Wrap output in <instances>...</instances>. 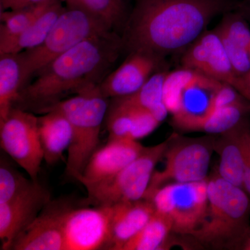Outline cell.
I'll return each instance as SVG.
<instances>
[{
    "label": "cell",
    "mask_w": 250,
    "mask_h": 250,
    "mask_svg": "<svg viewBox=\"0 0 250 250\" xmlns=\"http://www.w3.org/2000/svg\"><path fill=\"white\" fill-rule=\"evenodd\" d=\"M236 0H134L122 33L123 50L166 57L182 54L218 15L236 9Z\"/></svg>",
    "instance_id": "1"
},
{
    "label": "cell",
    "mask_w": 250,
    "mask_h": 250,
    "mask_svg": "<svg viewBox=\"0 0 250 250\" xmlns=\"http://www.w3.org/2000/svg\"><path fill=\"white\" fill-rule=\"evenodd\" d=\"M123 50L118 33L94 36L62 54L24 85L14 106L44 113L49 108L93 84H100Z\"/></svg>",
    "instance_id": "2"
},
{
    "label": "cell",
    "mask_w": 250,
    "mask_h": 250,
    "mask_svg": "<svg viewBox=\"0 0 250 250\" xmlns=\"http://www.w3.org/2000/svg\"><path fill=\"white\" fill-rule=\"evenodd\" d=\"M250 227L248 194L215 171L208 177V207L205 217L190 237L205 248L239 250Z\"/></svg>",
    "instance_id": "3"
},
{
    "label": "cell",
    "mask_w": 250,
    "mask_h": 250,
    "mask_svg": "<svg viewBox=\"0 0 250 250\" xmlns=\"http://www.w3.org/2000/svg\"><path fill=\"white\" fill-rule=\"evenodd\" d=\"M108 106V98L103 95L100 84H93L47 110H59L71 125L72 141L67 149L65 174L77 182L98 149L100 131Z\"/></svg>",
    "instance_id": "4"
},
{
    "label": "cell",
    "mask_w": 250,
    "mask_h": 250,
    "mask_svg": "<svg viewBox=\"0 0 250 250\" xmlns=\"http://www.w3.org/2000/svg\"><path fill=\"white\" fill-rule=\"evenodd\" d=\"M111 32L115 31L101 20L82 10L66 7L41 45L18 54L24 86L31 76L59 56L87 39Z\"/></svg>",
    "instance_id": "5"
},
{
    "label": "cell",
    "mask_w": 250,
    "mask_h": 250,
    "mask_svg": "<svg viewBox=\"0 0 250 250\" xmlns=\"http://www.w3.org/2000/svg\"><path fill=\"white\" fill-rule=\"evenodd\" d=\"M169 139L164 155L165 167L154 171L144 197L166 184L201 182L208 178L215 135L188 138L174 133Z\"/></svg>",
    "instance_id": "6"
},
{
    "label": "cell",
    "mask_w": 250,
    "mask_h": 250,
    "mask_svg": "<svg viewBox=\"0 0 250 250\" xmlns=\"http://www.w3.org/2000/svg\"><path fill=\"white\" fill-rule=\"evenodd\" d=\"M170 139L143 152L116 175L86 189V203L112 207L124 202L142 200L147 192L154 169L164 158Z\"/></svg>",
    "instance_id": "7"
},
{
    "label": "cell",
    "mask_w": 250,
    "mask_h": 250,
    "mask_svg": "<svg viewBox=\"0 0 250 250\" xmlns=\"http://www.w3.org/2000/svg\"><path fill=\"white\" fill-rule=\"evenodd\" d=\"M155 211L166 215L172 233L190 236L200 226L208 207V178L201 182L170 183L144 197Z\"/></svg>",
    "instance_id": "8"
},
{
    "label": "cell",
    "mask_w": 250,
    "mask_h": 250,
    "mask_svg": "<svg viewBox=\"0 0 250 250\" xmlns=\"http://www.w3.org/2000/svg\"><path fill=\"white\" fill-rule=\"evenodd\" d=\"M0 145L30 179L39 182L44 154L38 117L21 108H11L6 118L0 121Z\"/></svg>",
    "instance_id": "9"
},
{
    "label": "cell",
    "mask_w": 250,
    "mask_h": 250,
    "mask_svg": "<svg viewBox=\"0 0 250 250\" xmlns=\"http://www.w3.org/2000/svg\"><path fill=\"white\" fill-rule=\"evenodd\" d=\"M113 206L67 210L63 223L65 250L108 249Z\"/></svg>",
    "instance_id": "10"
},
{
    "label": "cell",
    "mask_w": 250,
    "mask_h": 250,
    "mask_svg": "<svg viewBox=\"0 0 250 250\" xmlns=\"http://www.w3.org/2000/svg\"><path fill=\"white\" fill-rule=\"evenodd\" d=\"M181 67L190 69L235 88L239 76L235 72L216 29L206 30L186 49Z\"/></svg>",
    "instance_id": "11"
},
{
    "label": "cell",
    "mask_w": 250,
    "mask_h": 250,
    "mask_svg": "<svg viewBox=\"0 0 250 250\" xmlns=\"http://www.w3.org/2000/svg\"><path fill=\"white\" fill-rule=\"evenodd\" d=\"M166 58L146 51H135L116 70L104 79L100 87L106 98L129 96L137 92L156 72L168 70Z\"/></svg>",
    "instance_id": "12"
},
{
    "label": "cell",
    "mask_w": 250,
    "mask_h": 250,
    "mask_svg": "<svg viewBox=\"0 0 250 250\" xmlns=\"http://www.w3.org/2000/svg\"><path fill=\"white\" fill-rule=\"evenodd\" d=\"M50 201L48 190L36 182L19 196L0 203L1 250H11L15 240Z\"/></svg>",
    "instance_id": "13"
},
{
    "label": "cell",
    "mask_w": 250,
    "mask_h": 250,
    "mask_svg": "<svg viewBox=\"0 0 250 250\" xmlns=\"http://www.w3.org/2000/svg\"><path fill=\"white\" fill-rule=\"evenodd\" d=\"M65 201H52L15 240L11 250H65L63 223L71 208Z\"/></svg>",
    "instance_id": "14"
},
{
    "label": "cell",
    "mask_w": 250,
    "mask_h": 250,
    "mask_svg": "<svg viewBox=\"0 0 250 250\" xmlns=\"http://www.w3.org/2000/svg\"><path fill=\"white\" fill-rule=\"evenodd\" d=\"M145 148L137 141L108 140L94 153L78 182L85 189L103 183L131 164Z\"/></svg>",
    "instance_id": "15"
},
{
    "label": "cell",
    "mask_w": 250,
    "mask_h": 250,
    "mask_svg": "<svg viewBox=\"0 0 250 250\" xmlns=\"http://www.w3.org/2000/svg\"><path fill=\"white\" fill-rule=\"evenodd\" d=\"M215 29L235 72L238 76H243L250 70L249 22L234 9L223 15Z\"/></svg>",
    "instance_id": "16"
},
{
    "label": "cell",
    "mask_w": 250,
    "mask_h": 250,
    "mask_svg": "<svg viewBox=\"0 0 250 250\" xmlns=\"http://www.w3.org/2000/svg\"><path fill=\"white\" fill-rule=\"evenodd\" d=\"M154 212L152 202L146 199L113 206L108 250H123L147 225Z\"/></svg>",
    "instance_id": "17"
},
{
    "label": "cell",
    "mask_w": 250,
    "mask_h": 250,
    "mask_svg": "<svg viewBox=\"0 0 250 250\" xmlns=\"http://www.w3.org/2000/svg\"><path fill=\"white\" fill-rule=\"evenodd\" d=\"M249 121L223 134L215 135L214 152L219 156V175L237 187L243 188L245 159V133Z\"/></svg>",
    "instance_id": "18"
},
{
    "label": "cell",
    "mask_w": 250,
    "mask_h": 250,
    "mask_svg": "<svg viewBox=\"0 0 250 250\" xmlns=\"http://www.w3.org/2000/svg\"><path fill=\"white\" fill-rule=\"evenodd\" d=\"M38 117L39 136L44 161L49 165H54L62 159L72 141V127L66 117L52 108Z\"/></svg>",
    "instance_id": "19"
},
{
    "label": "cell",
    "mask_w": 250,
    "mask_h": 250,
    "mask_svg": "<svg viewBox=\"0 0 250 250\" xmlns=\"http://www.w3.org/2000/svg\"><path fill=\"white\" fill-rule=\"evenodd\" d=\"M64 0L49 6L25 30L9 40L0 42V54H19L41 45L61 14L66 9Z\"/></svg>",
    "instance_id": "20"
},
{
    "label": "cell",
    "mask_w": 250,
    "mask_h": 250,
    "mask_svg": "<svg viewBox=\"0 0 250 250\" xmlns=\"http://www.w3.org/2000/svg\"><path fill=\"white\" fill-rule=\"evenodd\" d=\"M250 115V104L223 106L215 108L207 116L190 123L183 131H202L207 134H221L248 121Z\"/></svg>",
    "instance_id": "21"
},
{
    "label": "cell",
    "mask_w": 250,
    "mask_h": 250,
    "mask_svg": "<svg viewBox=\"0 0 250 250\" xmlns=\"http://www.w3.org/2000/svg\"><path fill=\"white\" fill-rule=\"evenodd\" d=\"M23 86L18 54H0V121L9 114Z\"/></svg>",
    "instance_id": "22"
},
{
    "label": "cell",
    "mask_w": 250,
    "mask_h": 250,
    "mask_svg": "<svg viewBox=\"0 0 250 250\" xmlns=\"http://www.w3.org/2000/svg\"><path fill=\"white\" fill-rule=\"evenodd\" d=\"M70 9L82 10L101 20L112 30L123 33L130 14L126 0H64Z\"/></svg>",
    "instance_id": "23"
},
{
    "label": "cell",
    "mask_w": 250,
    "mask_h": 250,
    "mask_svg": "<svg viewBox=\"0 0 250 250\" xmlns=\"http://www.w3.org/2000/svg\"><path fill=\"white\" fill-rule=\"evenodd\" d=\"M168 72V70H164L156 72L137 92L129 96L118 98L146 108L162 123L169 113L164 101V83Z\"/></svg>",
    "instance_id": "24"
},
{
    "label": "cell",
    "mask_w": 250,
    "mask_h": 250,
    "mask_svg": "<svg viewBox=\"0 0 250 250\" xmlns=\"http://www.w3.org/2000/svg\"><path fill=\"white\" fill-rule=\"evenodd\" d=\"M172 225L166 215L158 212L149 220L147 225L122 250H161L169 247Z\"/></svg>",
    "instance_id": "25"
},
{
    "label": "cell",
    "mask_w": 250,
    "mask_h": 250,
    "mask_svg": "<svg viewBox=\"0 0 250 250\" xmlns=\"http://www.w3.org/2000/svg\"><path fill=\"white\" fill-rule=\"evenodd\" d=\"M58 0H47L24 9L0 12V42L9 40L25 30Z\"/></svg>",
    "instance_id": "26"
},
{
    "label": "cell",
    "mask_w": 250,
    "mask_h": 250,
    "mask_svg": "<svg viewBox=\"0 0 250 250\" xmlns=\"http://www.w3.org/2000/svg\"><path fill=\"white\" fill-rule=\"evenodd\" d=\"M197 75V72L183 67L167 73L164 86V101L172 116L179 111L184 90Z\"/></svg>",
    "instance_id": "27"
},
{
    "label": "cell",
    "mask_w": 250,
    "mask_h": 250,
    "mask_svg": "<svg viewBox=\"0 0 250 250\" xmlns=\"http://www.w3.org/2000/svg\"><path fill=\"white\" fill-rule=\"evenodd\" d=\"M36 182L27 179L3 159L0 166V203L11 201L29 190Z\"/></svg>",
    "instance_id": "28"
},
{
    "label": "cell",
    "mask_w": 250,
    "mask_h": 250,
    "mask_svg": "<svg viewBox=\"0 0 250 250\" xmlns=\"http://www.w3.org/2000/svg\"><path fill=\"white\" fill-rule=\"evenodd\" d=\"M116 99L127 105L131 111L134 123L132 133V140L134 141L147 137L161 124L152 113L146 108L126 103L121 98Z\"/></svg>",
    "instance_id": "29"
},
{
    "label": "cell",
    "mask_w": 250,
    "mask_h": 250,
    "mask_svg": "<svg viewBox=\"0 0 250 250\" xmlns=\"http://www.w3.org/2000/svg\"><path fill=\"white\" fill-rule=\"evenodd\" d=\"M250 104L239 92L229 83H223L216 90L210 104V111L215 108L235 104Z\"/></svg>",
    "instance_id": "30"
},
{
    "label": "cell",
    "mask_w": 250,
    "mask_h": 250,
    "mask_svg": "<svg viewBox=\"0 0 250 250\" xmlns=\"http://www.w3.org/2000/svg\"><path fill=\"white\" fill-rule=\"evenodd\" d=\"M243 187L250 199V125L245 133V159Z\"/></svg>",
    "instance_id": "31"
},
{
    "label": "cell",
    "mask_w": 250,
    "mask_h": 250,
    "mask_svg": "<svg viewBox=\"0 0 250 250\" xmlns=\"http://www.w3.org/2000/svg\"><path fill=\"white\" fill-rule=\"evenodd\" d=\"M45 1L47 0H0V12L24 9Z\"/></svg>",
    "instance_id": "32"
},
{
    "label": "cell",
    "mask_w": 250,
    "mask_h": 250,
    "mask_svg": "<svg viewBox=\"0 0 250 250\" xmlns=\"http://www.w3.org/2000/svg\"><path fill=\"white\" fill-rule=\"evenodd\" d=\"M236 89L250 103V70L239 77Z\"/></svg>",
    "instance_id": "33"
},
{
    "label": "cell",
    "mask_w": 250,
    "mask_h": 250,
    "mask_svg": "<svg viewBox=\"0 0 250 250\" xmlns=\"http://www.w3.org/2000/svg\"><path fill=\"white\" fill-rule=\"evenodd\" d=\"M235 10L239 12L250 23V0L238 1Z\"/></svg>",
    "instance_id": "34"
},
{
    "label": "cell",
    "mask_w": 250,
    "mask_h": 250,
    "mask_svg": "<svg viewBox=\"0 0 250 250\" xmlns=\"http://www.w3.org/2000/svg\"><path fill=\"white\" fill-rule=\"evenodd\" d=\"M239 250H250V227L249 231H248V233H247L246 238L243 240Z\"/></svg>",
    "instance_id": "35"
}]
</instances>
